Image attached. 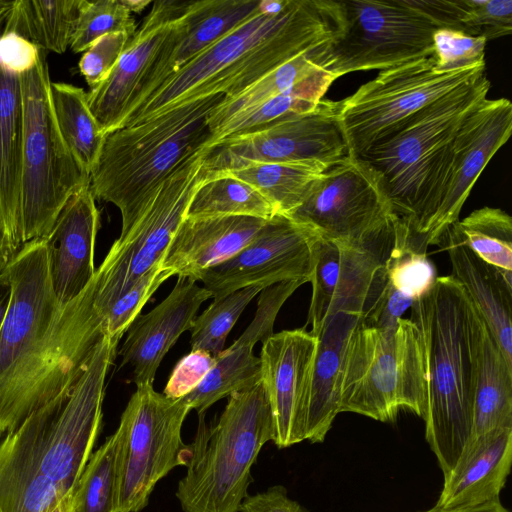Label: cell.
<instances>
[{
  "label": "cell",
  "instance_id": "obj_1",
  "mask_svg": "<svg viewBox=\"0 0 512 512\" xmlns=\"http://www.w3.org/2000/svg\"><path fill=\"white\" fill-rule=\"evenodd\" d=\"M5 271L12 294L0 330V437L71 384L105 335L93 306L94 277L60 305L43 239L26 243Z\"/></svg>",
  "mask_w": 512,
  "mask_h": 512
},
{
  "label": "cell",
  "instance_id": "obj_2",
  "mask_svg": "<svg viewBox=\"0 0 512 512\" xmlns=\"http://www.w3.org/2000/svg\"><path fill=\"white\" fill-rule=\"evenodd\" d=\"M339 29L337 0H287L279 13L260 10L171 74L117 129L208 96L232 98L296 55L334 40Z\"/></svg>",
  "mask_w": 512,
  "mask_h": 512
},
{
  "label": "cell",
  "instance_id": "obj_3",
  "mask_svg": "<svg viewBox=\"0 0 512 512\" xmlns=\"http://www.w3.org/2000/svg\"><path fill=\"white\" fill-rule=\"evenodd\" d=\"M410 319L419 329L425 361V437L445 478L461 457L472 428L473 305L452 275L437 277L433 287L413 301Z\"/></svg>",
  "mask_w": 512,
  "mask_h": 512
},
{
  "label": "cell",
  "instance_id": "obj_4",
  "mask_svg": "<svg viewBox=\"0 0 512 512\" xmlns=\"http://www.w3.org/2000/svg\"><path fill=\"white\" fill-rule=\"evenodd\" d=\"M490 86L485 72L413 114L358 157L377 179L392 214L422 234L441 205L458 128Z\"/></svg>",
  "mask_w": 512,
  "mask_h": 512
},
{
  "label": "cell",
  "instance_id": "obj_5",
  "mask_svg": "<svg viewBox=\"0 0 512 512\" xmlns=\"http://www.w3.org/2000/svg\"><path fill=\"white\" fill-rule=\"evenodd\" d=\"M224 98L197 99L106 135L89 186L95 199L119 209L120 235L142 216L161 184L210 144L208 118Z\"/></svg>",
  "mask_w": 512,
  "mask_h": 512
},
{
  "label": "cell",
  "instance_id": "obj_6",
  "mask_svg": "<svg viewBox=\"0 0 512 512\" xmlns=\"http://www.w3.org/2000/svg\"><path fill=\"white\" fill-rule=\"evenodd\" d=\"M273 439V419L263 383L234 392L216 422L198 427L187 472L176 497L184 512H239L253 481L251 468Z\"/></svg>",
  "mask_w": 512,
  "mask_h": 512
},
{
  "label": "cell",
  "instance_id": "obj_7",
  "mask_svg": "<svg viewBox=\"0 0 512 512\" xmlns=\"http://www.w3.org/2000/svg\"><path fill=\"white\" fill-rule=\"evenodd\" d=\"M427 379L421 336L409 318L392 328L359 324L347 344L339 413L393 422L408 409L424 419Z\"/></svg>",
  "mask_w": 512,
  "mask_h": 512
},
{
  "label": "cell",
  "instance_id": "obj_8",
  "mask_svg": "<svg viewBox=\"0 0 512 512\" xmlns=\"http://www.w3.org/2000/svg\"><path fill=\"white\" fill-rule=\"evenodd\" d=\"M46 51L21 75L24 128L20 217L23 245L44 239L69 197L90 183V174L62 139L51 108Z\"/></svg>",
  "mask_w": 512,
  "mask_h": 512
},
{
  "label": "cell",
  "instance_id": "obj_9",
  "mask_svg": "<svg viewBox=\"0 0 512 512\" xmlns=\"http://www.w3.org/2000/svg\"><path fill=\"white\" fill-rule=\"evenodd\" d=\"M118 343L104 335L78 377L23 421L41 472L62 494L77 487L93 453L102 427L106 377Z\"/></svg>",
  "mask_w": 512,
  "mask_h": 512
},
{
  "label": "cell",
  "instance_id": "obj_10",
  "mask_svg": "<svg viewBox=\"0 0 512 512\" xmlns=\"http://www.w3.org/2000/svg\"><path fill=\"white\" fill-rule=\"evenodd\" d=\"M191 411L181 399L137 386L120 418L117 435L115 512L143 510L156 484L177 466H186L190 444L182 426Z\"/></svg>",
  "mask_w": 512,
  "mask_h": 512
},
{
  "label": "cell",
  "instance_id": "obj_11",
  "mask_svg": "<svg viewBox=\"0 0 512 512\" xmlns=\"http://www.w3.org/2000/svg\"><path fill=\"white\" fill-rule=\"evenodd\" d=\"M485 73V65L435 69L433 55L381 70L352 95L334 101L347 155L358 158L413 114Z\"/></svg>",
  "mask_w": 512,
  "mask_h": 512
},
{
  "label": "cell",
  "instance_id": "obj_12",
  "mask_svg": "<svg viewBox=\"0 0 512 512\" xmlns=\"http://www.w3.org/2000/svg\"><path fill=\"white\" fill-rule=\"evenodd\" d=\"M206 152V147L197 152L161 184L142 216L114 241L96 269L93 306L100 322L144 274L160 267L196 189L206 177Z\"/></svg>",
  "mask_w": 512,
  "mask_h": 512
},
{
  "label": "cell",
  "instance_id": "obj_13",
  "mask_svg": "<svg viewBox=\"0 0 512 512\" xmlns=\"http://www.w3.org/2000/svg\"><path fill=\"white\" fill-rule=\"evenodd\" d=\"M338 7L340 30L327 68L337 79L433 55L439 27L412 0H341Z\"/></svg>",
  "mask_w": 512,
  "mask_h": 512
},
{
  "label": "cell",
  "instance_id": "obj_14",
  "mask_svg": "<svg viewBox=\"0 0 512 512\" xmlns=\"http://www.w3.org/2000/svg\"><path fill=\"white\" fill-rule=\"evenodd\" d=\"M392 211L371 170L346 155L313 185L289 216L337 244L365 240L389 224Z\"/></svg>",
  "mask_w": 512,
  "mask_h": 512
},
{
  "label": "cell",
  "instance_id": "obj_15",
  "mask_svg": "<svg viewBox=\"0 0 512 512\" xmlns=\"http://www.w3.org/2000/svg\"><path fill=\"white\" fill-rule=\"evenodd\" d=\"M346 155L334 101L323 99L310 113L287 117L213 144L207 148L203 165L207 172L232 170L249 162L314 160L333 166Z\"/></svg>",
  "mask_w": 512,
  "mask_h": 512
},
{
  "label": "cell",
  "instance_id": "obj_16",
  "mask_svg": "<svg viewBox=\"0 0 512 512\" xmlns=\"http://www.w3.org/2000/svg\"><path fill=\"white\" fill-rule=\"evenodd\" d=\"M319 236L287 215L267 220L237 254L201 273L199 280L213 299L246 287L262 289L288 280L310 282L314 243Z\"/></svg>",
  "mask_w": 512,
  "mask_h": 512
},
{
  "label": "cell",
  "instance_id": "obj_17",
  "mask_svg": "<svg viewBox=\"0 0 512 512\" xmlns=\"http://www.w3.org/2000/svg\"><path fill=\"white\" fill-rule=\"evenodd\" d=\"M317 337L305 328L283 330L262 342L261 382L273 419V443L287 448L305 440Z\"/></svg>",
  "mask_w": 512,
  "mask_h": 512
},
{
  "label": "cell",
  "instance_id": "obj_18",
  "mask_svg": "<svg viewBox=\"0 0 512 512\" xmlns=\"http://www.w3.org/2000/svg\"><path fill=\"white\" fill-rule=\"evenodd\" d=\"M512 131V104L506 98H485L462 120L453 144L451 166L439 210L427 233L428 245L443 242L459 220L476 180Z\"/></svg>",
  "mask_w": 512,
  "mask_h": 512
},
{
  "label": "cell",
  "instance_id": "obj_19",
  "mask_svg": "<svg viewBox=\"0 0 512 512\" xmlns=\"http://www.w3.org/2000/svg\"><path fill=\"white\" fill-rule=\"evenodd\" d=\"M188 1L157 0L129 39L109 76L88 92L89 108L103 134L117 130L160 54L174 22L184 13Z\"/></svg>",
  "mask_w": 512,
  "mask_h": 512
},
{
  "label": "cell",
  "instance_id": "obj_20",
  "mask_svg": "<svg viewBox=\"0 0 512 512\" xmlns=\"http://www.w3.org/2000/svg\"><path fill=\"white\" fill-rule=\"evenodd\" d=\"M100 212L89 184L74 192L43 239L49 279L60 305L76 299L95 275Z\"/></svg>",
  "mask_w": 512,
  "mask_h": 512
},
{
  "label": "cell",
  "instance_id": "obj_21",
  "mask_svg": "<svg viewBox=\"0 0 512 512\" xmlns=\"http://www.w3.org/2000/svg\"><path fill=\"white\" fill-rule=\"evenodd\" d=\"M306 282L304 279L283 281L260 292L252 322L230 347L215 356V365L200 385L182 398L191 410L206 413L220 399L252 388L261 381V361L254 355L253 348L257 342L274 334V323L281 307Z\"/></svg>",
  "mask_w": 512,
  "mask_h": 512
},
{
  "label": "cell",
  "instance_id": "obj_22",
  "mask_svg": "<svg viewBox=\"0 0 512 512\" xmlns=\"http://www.w3.org/2000/svg\"><path fill=\"white\" fill-rule=\"evenodd\" d=\"M210 291L188 277H177L169 295L127 330L119 351L121 365H131L136 386L153 384L160 363L178 338L190 330Z\"/></svg>",
  "mask_w": 512,
  "mask_h": 512
},
{
  "label": "cell",
  "instance_id": "obj_23",
  "mask_svg": "<svg viewBox=\"0 0 512 512\" xmlns=\"http://www.w3.org/2000/svg\"><path fill=\"white\" fill-rule=\"evenodd\" d=\"M260 1H188L184 13L172 25L158 58L127 114L182 65L257 14Z\"/></svg>",
  "mask_w": 512,
  "mask_h": 512
},
{
  "label": "cell",
  "instance_id": "obj_24",
  "mask_svg": "<svg viewBox=\"0 0 512 512\" xmlns=\"http://www.w3.org/2000/svg\"><path fill=\"white\" fill-rule=\"evenodd\" d=\"M266 222L249 216L185 217L160 267L197 282L202 272L244 248Z\"/></svg>",
  "mask_w": 512,
  "mask_h": 512
},
{
  "label": "cell",
  "instance_id": "obj_25",
  "mask_svg": "<svg viewBox=\"0 0 512 512\" xmlns=\"http://www.w3.org/2000/svg\"><path fill=\"white\" fill-rule=\"evenodd\" d=\"M511 462L512 427L494 430L468 443L444 478L436 506L447 510L465 508L499 498Z\"/></svg>",
  "mask_w": 512,
  "mask_h": 512
},
{
  "label": "cell",
  "instance_id": "obj_26",
  "mask_svg": "<svg viewBox=\"0 0 512 512\" xmlns=\"http://www.w3.org/2000/svg\"><path fill=\"white\" fill-rule=\"evenodd\" d=\"M361 315L338 311L329 315L317 337L305 426V440L323 442L339 414L342 368L350 336Z\"/></svg>",
  "mask_w": 512,
  "mask_h": 512
},
{
  "label": "cell",
  "instance_id": "obj_27",
  "mask_svg": "<svg viewBox=\"0 0 512 512\" xmlns=\"http://www.w3.org/2000/svg\"><path fill=\"white\" fill-rule=\"evenodd\" d=\"M452 276L466 292L508 363L512 364V272H502L477 257L448 232Z\"/></svg>",
  "mask_w": 512,
  "mask_h": 512
},
{
  "label": "cell",
  "instance_id": "obj_28",
  "mask_svg": "<svg viewBox=\"0 0 512 512\" xmlns=\"http://www.w3.org/2000/svg\"><path fill=\"white\" fill-rule=\"evenodd\" d=\"M473 333L474 399L468 443L494 430L512 427V364L474 306Z\"/></svg>",
  "mask_w": 512,
  "mask_h": 512
},
{
  "label": "cell",
  "instance_id": "obj_29",
  "mask_svg": "<svg viewBox=\"0 0 512 512\" xmlns=\"http://www.w3.org/2000/svg\"><path fill=\"white\" fill-rule=\"evenodd\" d=\"M64 494L39 467L30 436L18 426L0 442L1 512H48Z\"/></svg>",
  "mask_w": 512,
  "mask_h": 512
},
{
  "label": "cell",
  "instance_id": "obj_30",
  "mask_svg": "<svg viewBox=\"0 0 512 512\" xmlns=\"http://www.w3.org/2000/svg\"><path fill=\"white\" fill-rule=\"evenodd\" d=\"M23 128L21 75L0 67V205L16 253L24 246L20 217Z\"/></svg>",
  "mask_w": 512,
  "mask_h": 512
},
{
  "label": "cell",
  "instance_id": "obj_31",
  "mask_svg": "<svg viewBox=\"0 0 512 512\" xmlns=\"http://www.w3.org/2000/svg\"><path fill=\"white\" fill-rule=\"evenodd\" d=\"M392 244V220L363 241L337 244L340 249L339 275L328 316L338 311L362 315L368 293L386 263Z\"/></svg>",
  "mask_w": 512,
  "mask_h": 512
},
{
  "label": "cell",
  "instance_id": "obj_32",
  "mask_svg": "<svg viewBox=\"0 0 512 512\" xmlns=\"http://www.w3.org/2000/svg\"><path fill=\"white\" fill-rule=\"evenodd\" d=\"M336 79L326 70L316 72L261 104L237 113L212 131L207 148L223 139L245 135L281 119L316 110Z\"/></svg>",
  "mask_w": 512,
  "mask_h": 512
},
{
  "label": "cell",
  "instance_id": "obj_33",
  "mask_svg": "<svg viewBox=\"0 0 512 512\" xmlns=\"http://www.w3.org/2000/svg\"><path fill=\"white\" fill-rule=\"evenodd\" d=\"M330 166L320 161L249 162L221 171L257 189L278 214L289 215L306 199Z\"/></svg>",
  "mask_w": 512,
  "mask_h": 512
},
{
  "label": "cell",
  "instance_id": "obj_34",
  "mask_svg": "<svg viewBox=\"0 0 512 512\" xmlns=\"http://www.w3.org/2000/svg\"><path fill=\"white\" fill-rule=\"evenodd\" d=\"M82 0H14L2 32L20 35L37 48L62 54L68 47Z\"/></svg>",
  "mask_w": 512,
  "mask_h": 512
},
{
  "label": "cell",
  "instance_id": "obj_35",
  "mask_svg": "<svg viewBox=\"0 0 512 512\" xmlns=\"http://www.w3.org/2000/svg\"><path fill=\"white\" fill-rule=\"evenodd\" d=\"M50 102L62 139L90 174L106 136L89 108L88 93L72 84L51 82Z\"/></svg>",
  "mask_w": 512,
  "mask_h": 512
},
{
  "label": "cell",
  "instance_id": "obj_36",
  "mask_svg": "<svg viewBox=\"0 0 512 512\" xmlns=\"http://www.w3.org/2000/svg\"><path fill=\"white\" fill-rule=\"evenodd\" d=\"M333 41L296 55L238 95L229 99L224 98L209 115L208 126L211 132L237 113L261 104L316 72L327 71Z\"/></svg>",
  "mask_w": 512,
  "mask_h": 512
},
{
  "label": "cell",
  "instance_id": "obj_37",
  "mask_svg": "<svg viewBox=\"0 0 512 512\" xmlns=\"http://www.w3.org/2000/svg\"><path fill=\"white\" fill-rule=\"evenodd\" d=\"M439 28L495 40L512 32L511 0H412Z\"/></svg>",
  "mask_w": 512,
  "mask_h": 512
},
{
  "label": "cell",
  "instance_id": "obj_38",
  "mask_svg": "<svg viewBox=\"0 0 512 512\" xmlns=\"http://www.w3.org/2000/svg\"><path fill=\"white\" fill-rule=\"evenodd\" d=\"M272 203L250 184L224 172H207L196 189L186 217L249 216L269 220Z\"/></svg>",
  "mask_w": 512,
  "mask_h": 512
},
{
  "label": "cell",
  "instance_id": "obj_39",
  "mask_svg": "<svg viewBox=\"0 0 512 512\" xmlns=\"http://www.w3.org/2000/svg\"><path fill=\"white\" fill-rule=\"evenodd\" d=\"M393 244L385 263L390 283L413 301L426 294L436 281L427 257V235L408 220L392 215Z\"/></svg>",
  "mask_w": 512,
  "mask_h": 512
},
{
  "label": "cell",
  "instance_id": "obj_40",
  "mask_svg": "<svg viewBox=\"0 0 512 512\" xmlns=\"http://www.w3.org/2000/svg\"><path fill=\"white\" fill-rule=\"evenodd\" d=\"M446 232L485 263L512 272V218L504 210L487 206L476 209Z\"/></svg>",
  "mask_w": 512,
  "mask_h": 512
},
{
  "label": "cell",
  "instance_id": "obj_41",
  "mask_svg": "<svg viewBox=\"0 0 512 512\" xmlns=\"http://www.w3.org/2000/svg\"><path fill=\"white\" fill-rule=\"evenodd\" d=\"M117 435L91 454L79 479L72 512H115Z\"/></svg>",
  "mask_w": 512,
  "mask_h": 512
},
{
  "label": "cell",
  "instance_id": "obj_42",
  "mask_svg": "<svg viewBox=\"0 0 512 512\" xmlns=\"http://www.w3.org/2000/svg\"><path fill=\"white\" fill-rule=\"evenodd\" d=\"M263 289L246 287L213 302L198 317L190 331L191 350L217 356L224 350L228 334L250 301Z\"/></svg>",
  "mask_w": 512,
  "mask_h": 512
},
{
  "label": "cell",
  "instance_id": "obj_43",
  "mask_svg": "<svg viewBox=\"0 0 512 512\" xmlns=\"http://www.w3.org/2000/svg\"><path fill=\"white\" fill-rule=\"evenodd\" d=\"M125 32L132 37L136 23L122 0H82L70 47L74 53L87 50L100 37Z\"/></svg>",
  "mask_w": 512,
  "mask_h": 512
},
{
  "label": "cell",
  "instance_id": "obj_44",
  "mask_svg": "<svg viewBox=\"0 0 512 512\" xmlns=\"http://www.w3.org/2000/svg\"><path fill=\"white\" fill-rule=\"evenodd\" d=\"M340 264L339 246L318 237L313 249V269L310 278L312 297L307 315V325L316 335L326 321L336 290Z\"/></svg>",
  "mask_w": 512,
  "mask_h": 512
},
{
  "label": "cell",
  "instance_id": "obj_45",
  "mask_svg": "<svg viewBox=\"0 0 512 512\" xmlns=\"http://www.w3.org/2000/svg\"><path fill=\"white\" fill-rule=\"evenodd\" d=\"M172 272L156 267L144 274L126 293H124L101 317V326L105 335L120 341L124 333L140 315V312L156 290Z\"/></svg>",
  "mask_w": 512,
  "mask_h": 512
},
{
  "label": "cell",
  "instance_id": "obj_46",
  "mask_svg": "<svg viewBox=\"0 0 512 512\" xmlns=\"http://www.w3.org/2000/svg\"><path fill=\"white\" fill-rule=\"evenodd\" d=\"M486 39L439 28L433 34L435 69L442 72L485 65Z\"/></svg>",
  "mask_w": 512,
  "mask_h": 512
},
{
  "label": "cell",
  "instance_id": "obj_47",
  "mask_svg": "<svg viewBox=\"0 0 512 512\" xmlns=\"http://www.w3.org/2000/svg\"><path fill=\"white\" fill-rule=\"evenodd\" d=\"M130 38L125 32L109 33L97 39L83 52L78 67L90 90L109 76Z\"/></svg>",
  "mask_w": 512,
  "mask_h": 512
},
{
  "label": "cell",
  "instance_id": "obj_48",
  "mask_svg": "<svg viewBox=\"0 0 512 512\" xmlns=\"http://www.w3.org/2000/svg\"><path fill=\"white\" fill-rule=\"evenodd\" d=\"M216 357L205 350H191L175 365L163 390L170 399H181L196 389L215 365Z\"/></svg>",
  "mask_w": 512,
  "mask_h": 512
},
{
  "label": "cell",
  "instance_id": "obj_49",
  "mask_svg": "<svg viewBox=\"0 0 512 512\" xmlns=\"http://www.w3.org/2000/svg\"><path fill=\"white\" fill-rule=\"evenodd\" d=\"M413 300L399 292L389 281L369 309L361 316L366 327L385 329L395 327Z\"/></svg>",
  "mask_w": 512,
  "mask_h": 512
},
{
  "label": "cell",
  "instance_id": "obj_50",
  "mask_svg": "<svg viewBox=\"0 0 512 512\" xmlns=\"http://www.w3.org/2000/svg\"><path fill=\"white\" fill-rule=\"evenodd\" d=\"M41 49L12 32L0 34V67L23 75L37 62Z\"/></svg>",
  "mask_w": 512,
  "mask_h": 512
},
{
  "label": "cell",
  "instance_id": "obj_51",
  "mask_svg": "<svg viewBox=\"0 0 512 512\" xmlns=\"http://www.w3.org/2000/svg\"><path fill=\"white\" fill-rule=\"evenodd\" d=\"M239 512H306L296 501L288 497L285 487L276 485L263 492L247 496Z\"/></svg>",
  "mask_w": 512,
  "mask_h": 512
},
{
  "label": "cell",
  "instance_id": "obj_52",
  "mask_svg": "<svg viewBox=\"0 0 512 512\" xmlns=\"http://www.w3.org/2000/svg\"><path fill=\"white\" fill-rule=\"evenodd\" d=\"M16 254L0 205V274L5 271Z\"/></svg>",
  "mask_w": 512,
  "mask_h": 512
},
{
  "label": "cell",
  "instance_id": "obj_53",
  "mask_svg": "<svg viewBox=\"0 0 512 512\" xmlns=\"http://www.w3.org/2000/svg\"><path fill=\"white\" fill-rule=\"evenodd\" d=\"M423 512H509L500 502L499 498H495L491 501H488L486 503L472 506V507H465V508H457V509H442L438 506H434L428 510H425Z\"/></svg>",
  "mask_w": 512,
  "mask_h": 512
},
{
  "label": "cell",
  "instance_id": "obj_54",
  "mask_svg": "<svg viewBox=\"0 0 512 512\" xmlns=\"http://www.w3.org/2000/svg\"><path fill=\"white\" fill-rule=\"evenodd\" d=\"M11 294V283L6 271H4L0 274V330L9 308Z\"/></svg>",
  "mask_w": 512,
  "mask_h": 512
},
{
  "label": "cell",
  "instance_id": "obj_55",
  "mask_svg": "<svg viewBox=\"0 0 512 512\" xmlns=\"http://www.w3.org/2000/svg\"><path fill=\"white\" fill-rule=\"evenodd\" d=\"M76 488L69 490L61 496L48 512H72Z\"/></svg>",
  "mask_w": 512,
  "mask_h": 512
},
{
  "label": "cell",
  "instance_id": "obj_56",
  "mask_svg": "<svg viewBox=\"0 0 512 512\" xmlns=\"http://www.w3.org/2000/svg\"><path fill=\"white\" fill-rule=\"evenodd\" d=\"M129 11L140 13L152 2L150 0H122Z\"/></svg>",
  "mask_w": 512,
  "mask_h": 512
},
{
  "label": "cell",
  "instance_id": "obj_57",
  "mask_svg": "<svg viewBox=\"0 0 512 512\" xmlns=\"http://www.w3.org/2000/svg\"><path fill=\"white\" fill-rule=\"evenodd\" d=\"M13 1L14 0H0V34L4 29V25L12 8Z\"/></svg>",
  "mask_w": 512,
  "mask_h": 512
}]
</instances>
